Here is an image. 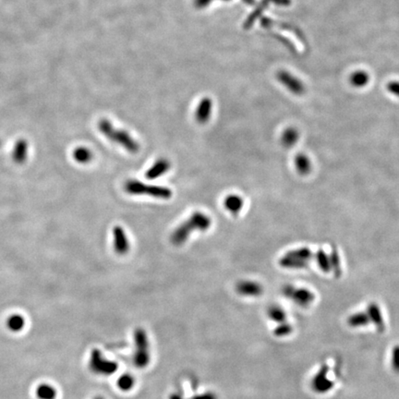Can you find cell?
<instances>
[{
    "mask_svg": "<svg viewBox=\"0 0 399 399\" xmlns=\"http://www.w3.org/2000/svg\"><path fill=\"white\" fill-rule=\"evenodd\" d=\"M212 224L210 217L201 212H195L189 219L178 226L170 236V241L176 246L187 242L189 235L194 231H206Z\"/></svg>",
    "mask_w": 399,
    "mask_h": 399,
    "instance_id": "1",
    "label": "cell"
},
{
    "mask_svg": "<svg viewBox=\"0 0 399 399\" xmlns=\"http://www.w3.org/2000/svg\"><path fill=\"white\" fill-rule=\"evenodd\" d=\"M100 132H102L111 142L119 144L126 149L128 152L136 153L140 150V145L128 132L115 129L110 122L106 119H102L98 124Z\"/></svg>",
    "mask_w": 399,
    "mask_h": 399,
    "instance_id": "2",
    "label": "cell"
},
{
    "mask_svg": "<svg viewBox=\"0 0 399 399\" xmlns=\"http://www.w3.org/2000/svg\"><path fill=\"white\" fill-rule=\"evenodd\" d=\"M124 189L129 194L148 195L158 199H169L172 196V190L167 187L147 185L133 179L127 181L124 185Z\"/></svg>",
    "mask_w": 399,
    "mask_h": 399,
    "instance_id": "3",
    "label": "cell"
},
{
    "mask_svg": "<svg viewBox=\"0 0 399 399\" xmlns=\"http://www.w3.org/2000/svg\"><path fill=\"white\" fill-rule=\"evenodd\" d=\"M281 291L285 298L292 300L301 308H308L315 300V294L307 288H299L288 284L284 286Z\"/></svg>",
    "mask_w": 399,
    "mask_h": 399,
    "instance_id": "4",
    "label": "cell"
},
{
    "mask_svg": "<svg viewBox=\"0 0 399 399\" xmlns=\"http://www.w3.org/2000/svg\"><path fill=\"white\" fill-rule=\"evenodd\" d=\"M329 371L328 364L324 363L311 379L310 386L316 394H327L334 388L335 383L329 378Z\"/></svg>",
    "mask_w": 399,
    "mask_h": 399,
    "instance_id": "5",
    "label": "cell"
},
{
    "mask_svg": "<svg viewBox=\"0 0 399 399\" xmlns=\"http://www.w3.org/2000/svg\"><path fill=\"white\" fill-rule=\"evenodd\" d=\"M366 312H367L368 317L370 319L371 324L374 326L379 333H383L385 331L386 326H385L383 312H382L380 306L376 302L369 303L367 309H366Z\"/></svg>",
    "mask_w": 399,
    "mask_h": 399,
    "instance_id": "6",
    "label": "cell"
},
{
    "mask_svg": "<svg viewBox=\"0 0 399 399\" xmlns=\"http://www.w3.org/2000/svg\"><path fill=\"white\" fill-rule=\"evenodd\" d=\"M236 292L245 297H260L263 294V287L252 280H242L236 286Z\"/></svg>",
    "mask_w": 399,
    "mask_h": 399,
    "instance_id": "7",
    "label": "cell"
},
{
    "mask_svg": "<svg viewBox=\"0 0 399 399\" xmlns=\"http://www.w3.org/2000/svg\"><path fill=\"white\" fill-rule=\"evenodd\" d=\"M113 236L115 252L118 255H125L130 250V242L124 229L121 226H115L113 229Z\"/></svg>",
    "mask_w": 399,
    "mask_h": 399,
    "instance_id": "8",
    "label": "cell"
},
{
    "mask_svg": "<svg viewBox=\"0 0 399 399\" xmlns=\"http://www.w3.org/2000/svg\"><path fill=\"white\" fill-rule=\"evenodd\" d=\"M171 168V164L166 158L158 159L155 163L149 168L145 173V177L148 179H155L167 173L169 168Z\"/></svg>",
    "mask_w": 399,
    "mask_h": 399,
    "instance_id": "9",
    "label": "cell"
},
{
    "mask_svg": "<svg viewBox=\"0 0 399 399\" xmlns=\"http://www.w3.org/2000/svg\"><path fill=\"white\" fill-rule=\"evenodd\" d=\"M28 151H29V144L26 140L24 139L18 140L12 150V159L14 163L18 165L25 163L28 158Z\"/></svg>",
    "mask_w": 399,
    "mask_h": 399,
    "instance_id": "10",
    "label": "cell"
},
{
    "mask_svg": "<svg viewBox=\"0 0 399 399\" xmlns=\"http://www.w3.org/2000/svg\"><path fill=\"white\" fill-rule=\"evenodd\" d=\"M294 166L297 172L301 176H306L310 173L312 169V163L310 158L305 153H298L294 158Z\"/></svg>",
    "mask_w": 399,
    "mask_h": 399,
    "instance_id": "11",
    "label": "cell"
},
{
    "mask_svg": "<svg viewBox=\"0 0 399 399\" xmlns=\"http://www.w3.org/2000/svg\"><path fill=\"white\" fill-rule=\"evenodd\" d=\"M347 324L349 327L357 329L370 326L371 322L366 311H357L347 317Z\"/></svg>",
    "mask_w": 399,
    "mask_h": 399,
    "instance_id": "12",
    "label": "cell"
},
{
    "mask_svg": "<svg viewBox=\"0 0 399 399\" xmlns=\"http://www.w3.org/2000/svg\"><path fill=\"white\" fill-rule=\"evenodd\" d=\"M279 79L281 81V83L284 85H286L289 88V91H291L294 94L300 95L304 91V87H303L302 84L298 79H295L294 77H292L291 75H289V73L283 72V73L279 74Z\"/></svg>",
    "mask_w": 399,
    "mask_h": 399,
    "instance_id": "13",
    "label": "cell"
},
{
    "mask_svg": "<svg viewBox=\"0 0 399 399\" xmlns=\"http://www.w3.org/2000/svg\"><path fill=\"white\" fill-rule=\"evenodd\" d=\"M224 205L227 211H229L232 215H237L243 208L244 201L240 195H228L225 199Z\"/></svg>",
    "mask_w": 399,
    "mask_h": 399,
    "instance_id": "14",
    "label": "cell"
},
{
    "mask_svg": "<svg viewBox=\"0 0 399 399\" xmlns=\"http://www.w3.org/2000/svg\"><path fill=\"white\" fill-rule=\"evenodd\" d=\"M299 132L295 128H288L281 135V143L284 147L291 148L299 142Z\"/></svg>",
    "mask_w": 399,
    "mask_h": 399,
    "instance_id": "15",
    "label": "cell"
},
{
    "mask_svg": "<svg viewBox=\"0 0 399 399\" xmlns=\"http://www.w3.org/2000/svg\"><path fill=\"white\" fill-rule=\"evenodd\" d=\"M279 264L281 267L290 270H300L309 266V263L290 257L286 254H284L283 256L279 259Z\"/></svg>",
    "mask_w": 399,
    "mask_h": 399,
    "instance_id": "16",
    "label": "cell"
},
{
    "mask_svg": "<svg viewBox=\"0 0 399 399\" xmlns=\"http://www.w3.org/2000/svg\"><path fill=\"white\" fill-rule=\"evenodd\" d=\"M268 318L273 322L274 324L278 325L287 322L288 315L282 307L278 305H271L267 310Z\"/></svg>",
    "mask_w": 399,
    "mask_h": 399,
    "instance_id": "17",
    "label": "cell"
},
{
    "mask_svg": "<svg viewBox=\"0 0 399 399\" xmlns=\"http://www.w3.org/2000/svg\"><path fill=\"white\" fill-rule=\"evenodd\" d=\"M313 259L322 272L326 273L331 272V263H330L329 254H327L324 250L322 249L318 250L315 254H313Z\"/></svg>",
    "mask_w": 399,
    "mask_h": 399,
    "instance_id": "18",
    "label": "cell"
},
{
    "mask_svg": "<svg viewBox=\"0 0 399 399\" xmlns=\"http://www.w3.org/2000/svg\"><path fill=\"white\" fill-rule=\"evenodd\" d=\"M211 110H212V103L209 99L203 100L201 102L197 112H196V119L199 123H206L210 117Z\"/></svg>",
    "mask_w": 399,
    "mask_h": 399,
    "instance_id": "19",
    "label": "cell"
},
{
    "mask_svg": "<svg viewBox=\"0 0 399 399\" xmlns=\"http://www.w3.org/2000/svg\"><path fill=\"white\" fill-rule=\"evenodd\" d=\"M285 254L308 263H310V261L313 259V253L311 252L309 248L307 247L297 248V249L286 252Z\"/></svg>",
    "mask_w": 399,
    "mask_h": 399,
    "instance_id": "20",
    "label": "cell"
},
{
    "mask_svg": "<svg viewBox=\"0 0 399 399\" xmlns=\"http://www.w3.org/2000/svg\"><path fill=\"white\" fill-rule=\"evenodd\" d=\"M7 327L14 333H19L25 327V318L21 314H12L7 319Z\"/></svg>",
    "mask_w": 399,
    "mask_h": 399,
    "instance_id": "21",
    "label": "cell"
},
{
    "mask_svg": "<svg viewBox=\"0 0 399 399\" xmlns=\"http://www.w3.org/2000/svg\"><path fill=\"white\" fill-rule=\"evenodd\" d=\"M94 154L87 147H77L73 151V158L79 164H88L93 160Z\"/></svg>",
    "mask_w": 399,
    "mask_h": 399,
    "instance_id": "22",
    "label": "cell"
},
{
    "mask_svg": "<svg viewBox=\"0 0 399 399\" xmlns=\"http://www.w3.org/2000/svg\"><path fill=\"white\" fill-rule=\"evenodd\" d=\"M36 396L39 399H56L57 391L48 383H42L36 388Z\"/></svg>",
    "mask_w": 399,
    "mask_h": 399,
    "instance_id": "23",
    "label": "cell"
},
{
    "mask_svg": "<svg viewBox=\"0 0 399 399\" xmlns=\"http://www.w3.org/2000/svg\"><path fill=\"white\" fill-rule=\"evenodd\" d=\"M330 257V263H331V271L336 275V277L341 276L342 267L341 260L339 253L336 251V249H332L331 252L329 254Z\"/></svg>",
    "mask_w": 399,
    "mask_h": 399,
    "instance_id": "24",
    "label": "cell"
},
{
    "mask_svg": "<svg viewBox=\"0 0 399 399\" xmlns=\"http://www.w3.org/2000/svg\"><path fill=\"white\" fill-rule=\"evenodd\" d=\"M293 331V327L288 322L278 324L273 329V335L276 337H285L288 336Z\"/></svg>",
    "mask_w": 399,
    "mask_h": 399,
    "instance_id": "25",
    "label": "cell"
},
{
    "mask_svg": "<svg viewBox=\"0 0 399 399\" xmlns=\"http://www.w3.org/2000/svg\"><path fill=\"white\" fill-rule=\"evenodd\" d=\"M369 76L363 71H357L351 76V84L356 87H363L368 84Z\"/></svg>",
    "mask_w": 399,
    "mask_h": 399,
    "instance_id": "26",
    "label": "cell"
},
{
    "mask_svg": "<svg viewBox=\"0 0 399 399\" xmlns=\"http://www.w3.org/2000/svg\"><path fill=\"white\" fill-rule=\"evenodd\" d=\"M390 364L394 373L399 374V345H395L391 350Z\"/></svg>",
    "mask_w": 399,
    "mask_h": 399,
    "instance_id": "27",
    "label": "cell"
},
{
    "mask_svg": "<svg viewBox=\"0 0 399 399\" xmlns=\"http://www.w3.org/2000/svg\"><path fill=\"white\" fill-rule=\"evenodd\" d=\"M119 384L124 389H129L132 386V379L130 376H123L119 381Z\"/></svg>",
    "mask_w": 399,
    "mask_h": 399,
    "instance_id": "28",
    "label": "cell"
},
{
    "mask_svg": "<svg viewBox=\"0 0 399 399\" xmlns=\"http://www.w3.org/2000/svg\"><path fill=\"white\" fill-rule=\"evenodd\" d=\"M388 91L391 94L399 97V83H391L389 84Z\"/></svg>",
    "mask_w": 399,
    "mask_h": 399,
    "instance_id": "29",
    "label": "cell"
},
{
    "mask_svg": "<svg viewBox=\"0 0 399 399\" xmlns=\"http://www.w3.org/2000/svg\"><path fill=\"white\" fill-rule=\"evenodd\" d=\"M1 146H2V141L0 140V148H1Z\"/></svg>",
    "mask_w": 399,
    "mask_h": 399,
    "instance_id": "30",
    "label": "cell"
}]
</instances>
